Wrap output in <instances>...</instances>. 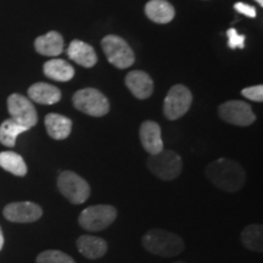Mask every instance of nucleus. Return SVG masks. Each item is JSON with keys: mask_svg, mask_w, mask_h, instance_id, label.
I'll return each mask as SVG.
<instances>
[{"mask_svg": "<svg viewBox=\"0 0 263 263\" xmlns=\"http://www.w3.org/2000/svg\"><path fill=\"white\" fill-rule=\"evenodd\" d=\"M206 176L213 185L227 193L239 192L246 183V173L234 160L218 159L206 167Z\"/></svg>", "mask_w": 263, "mask_h": 263, "instance_id": "1", "label": "nucleus"}, {"mask_svg": "<svg viewBox=\"0 0 263 263\" xmlns=\"http://www.w3.org/2000/svg\"><path fill=\"white\" fill-rule=\"evenodd\" d=\"M144 249L161 257H174L184 250V241L178 234L163 229L149 230L141 239Z\"/></svg>", "mask_w": 263, "mask_h": 263, "instance_id": "2", "label": "nucleus"}, {"mask_svg": "<svg viewBox=\"0 0 263 263\" xmlns=\"http://www.w3.org/2000/svg\"><path fill=\"white\" fill-rule=\"evenodd\" d=\"M147 168L162 180H173L182 173L183 162L176 151L162 150L156 155H150L147 159Z\"/></svg>", "mask_w": 263, "mask_h": 263, "instance_id": "3", "label": "nucleus"}, {"mask_svg": "<svg viewBox=\"0 0 263 263\" xmlns=\"http://www.w3.org/2000/svg\"><path fill=\"white\" fill-rule=\"evenodd\" d=\"M73 106L88 116L103 117L110 111L107 98L95 88H84L76 91L72 97Z\"/></svg>", "mask_w": 263, "mask_h": 263, "instance_id": "4", "label": "nucleus"}, {"mask_svg": "<svg viewBox=\"0 0 263 263\" xmlns=\"http://www.w3.org/2000/svg\"><path fill=\"white\" fill-rule=\"evenodd\" d=\"M58 188L68 201L81 205L90 196V186L85 179L72 171H64L58 178Z\"/></svg>", "mask_w": 263, "mask_h": 263, "instance_id": "5", "label": "nucleus"}, {"mask_svg": "<svg viewBox=\"0 0 263 263\" xmlns=\"http://www.w3.org/2000/svg\"><path fill=\"white\" fill-rule=\"evenodd\" d=\"M117 218V210L111 205L89 206L81 212L78 223L88 232H100L106 229Z\"/></svg>", "mask_w": 263, "mask_h": 263, "instance_id": "6", "label": "nucleus"}, {"mask_svg": "<svg viewBox=\"0 0 263 263\" xmlns=\"http://www.w3.org/2000/svg\"><path fill=\"white\" fill-rule=\"evenodd\" d=\"M101 45H103V50L108 62L112 64L115 67L123 70V68L130 67L136 61L132 48L124 39L118 35H106L101 42Z\"/></svg>", "mask_w": 263, "mask_h": 263, "instance_id": "7", "label": "nucleus"}, {"mask_svg": "<svg viewBox=\"0 0 263 263\" xmlns=\"http://www.w3.org/2000/svg\"><path fill=\"white\" fill-rule=\"evenodd\" d=\"M193 95L185 85L176 84L171 88L163 101V114L167 120L176 121L189 111Z\"/></svg>", "mask_w": 263, "mask_h": 263, "instance_id": "8", "label": "nucleus"}, {"mask_svg": "<svg viewBox=\"0 0 263 263\" xmlns=\"http://www.w3.org/2000/svg\"><path fill=\"white\" fill-rule=\"evenodd\" d=\"M219 117L227 123L239 127H248L256 121L251 106L241 100H230L218 107Z\"/></svg>", "mask_w": 263, "mask_h": 263, "instance_id": "9", "label": "nucleus"}, {"mask_svg": "<svg viewBox=\"0 0 263 263\" xmlns=\"http://www.w3.org/2000/svg\"><path fill=\"white\" fill-rule=\"evenodd\" d=\"M8 110L10 118L21 126L31 129L38 122V115L35 107L28 98L21 94H11L8 98Z\"/></svg>", "mask_w": 263, "mask_h": 263, "instance_id": "10", "label": "nucleus"}, {"mask_svg": "<svg viewBox=\"0 0 263 263\" xmlns=\"http://www.w3.org/2000/svg\"><path fill=\"white\" fill-rule=\"evenodd\" d=\"M4 217L14 223H32L43 216L42 207L34 202H11L4 207Z\"/></svg>", "mask_w": 263, "mask_h": 263, "instance_id": "11", "label": "nucleus"}, {"mask_svg": "<svg viewBox=\"0 0 263 263\" xmlns=\"http://www.w3.org/2000/svg\"><path fill=\"white\" fill-rule=\"evenodd\" d=\"M141 145L150 155H156L163 150V141L161 137V127L154 121H145L139 129Z\"/></svg>", "mask_w": 263, "mask_h": 263, "instance_id": "12", "label": "nucleus"}, {"mask_svg": "<svg viewBox=\"0 0 263 263\" xmlns=\"http://www.w3.org/2000/svg\"><path fill=\"white\" fill-rule=\"evenodd\" d=\"M126 85L130 93L140 100L150 98L154 91V82L144 71H130L126 76Z\"/></svg>", "mask_w": 263, "mask_h": 263, "instance_id": "13", "label": "nucleus"}, {"mask_svg": "<svg viewBox=\"0 0 263 263\" xmlns=\"http://www.w3.org/2000/svg\"><path fill=\"white\" fill-rule=\"evenodd\" d=\"M67 55L72 61L85 68L93 67L98 62L97 52L93 47L83 41H78V39L71 42L70 47L67 48Z\"/></svg>", "mask_w": 263, "mask_h": 263, "instance_id": "14", "label": "nucleus"}, {"mask_svg": "<svg viewBox=\"0 0 263 263\" xmlns=\"http://www.w3.org/2000/svg\"><path fill=\"white\" fill-rule=\"evenodd\" d=\"M78 251L84 257L97 259L103 257L107 251V242L104 239L94 235H82L76 241Z\"/></svg>", "mask_w": 263, "mask_h": 263, "instance_id": "15", "label": "nucleus"}, {"mask_svg": "<svg viewBox=\"0 0 263 263\" xmlns=\"http://www.w3.org/2000/svg\"><path fill=\"white\" fill-rule=\"evenodd\" d=\"M34 48L44 57H59L64 51V38L59 32L51 31L35 39Z\"/></svg>", "mask_w": 263, "mask_h": 263, "instance_id": "16", "label": "nucleus"}, {"mask_svg": "<svg viewBox=\"0 0 263 263\" xmlns=\"http://www.w3.org/2000/svg\"><path fill=\"white\" fill-rule=\"evenodd\" d=\"M28 97L37 104L54 105L61 100V91L54 85L39 82L28 88Z\"/></svg>", "mask_w": 263, "mask_h": 263, "instance_id": "17", "label": "nucleus"}, {"mask_svg": "<svg viewBox=\"0 0 263 263\" xmlns=\"http://www.w3.org/2000/svg\"><path fill=\"white\" fill-rule=\"evenodd\" d=\"M49 137L55 140H64L71 134L72 121L59 114H49L44 120Z\"/></svg>", "mask_w": 263, "mask_h": 263, "instance_id": "18", "label": "nucleus"}, {"mask_svg": "<svg viewBox=\"0 0 263 263\" xmlns=\"http://www.w3.org/2000/svg\"><path fill=\"white\" fill-rule=\"evenodd\" d=\"M145 14L156 24H168L174 18L176 11L167 0H150L145 5Z\"/></svg>", "mask_w": 263, "mask_h": 263, "instance_id": "19", "label": "nucleus"}, {"mask_svg": "<svg viewBox=\"0 0 263 263\" xmlns=\"http://www.w3.org/2000/svg\"><path fill=\"white\" fill-rule=\"evenodd\" d=\"M43 72L50 80L58 82H68L73 78L74 68L67 61L61 59H52L43 66Z\"/></svg>", "mask_w": 263, "mask_h": 263, "instance_id": "20", "label": "nucleus"}, {"mask_svg": "<svg viewBox=\"0 0 263 263\" xmlns=\"http://www.w3.org/2000/svg\"><path fill=\"white\" fill-rule=\"evenodd\" d=\"M0 167L6 172L17 177H25L27 174V164L21 155L14 151H3L0 153Z\"/></svg>", "mask_w": 263, "mask_h": 263, "instance_id": "21", "label": "nucleus"}, {"mask_svg": "<svg viewBox=\"0 0 263 263\" xmlns=\"http://www.w3.org/2000/svg\"><path fill=\"white\" fill-rule=\"evenodd\" d=\"M242 245L250 251L262 252L263 251V227L262 224H250L245 227L240 235Z\"/></svg>", "mask_w": 263, "mask_h": 263, "instance_id": "22", "label": "nucleus"}, {"mask_svg": "<svg viewBox=\"0 0 263 263\" xmlns=\"http://www.w3.org/2000/svg\"><path fill=\"white\" fill-rule=\"evenodd\" d=\"M27 130V127L21 126V124L15 122L12 118H8V120H5L4 122L0 124V143L8 147L15 146L17 137Z\"/></svg>", "mask_w": 263, "mask_h": 263, "instance_id": "23", "label": "nucleus"}, {"mask_svg": "<svg viewBox=\"0 0 263 263\" xmlns=\"http://www.w3.org/2000/svg\"><path fill=\"white\" fill-rule=\"evenodd\" d=\"M37 263H76L74 259L59 250H47L38 255Z\"/></svg>", "mask_w": 263, "mask_h": 263, "instance_id": "24", "label": "nucleus"}, {"mask_svg": "<svg viewBox=\"0 0 263 263\" xmlns=\"http://www.w3.org/2000/svg\"><path fill=\"white\" fill-rule=\"evenodd\" d=\"M227 37H228V47L230 49L245 48V35L239 34L235 28H229L227 31Z\"/></svg>", "mask_w": 263, "mask_h": 263, "instance_id": "25", "label": "nucleus"}, {"mask_svg": "<svg viewBox=\"0 0 263 263\" xmlns=\"http://www.w3.org/2000/svg\"><path fill=\"white\" fill-rule=\"evenodd\" d=\"M242 97L249 100L256 101V103H262L263 101V85H254V87H248L241 90Z\"/></svg>", "mask_w": 263, "mask_h": 263, "instance_id": "26", "label": "nucleus"}, {"mask_svg": "<svg viewBox=\"0 0 263 263\" xmlns=\"http://www.w3.org/2000/svg\"><path fill=\"white\" fill-rule=\"evenodd\" d=\"M234 9L240 14L248 16V17H256V9L255 6L245 4V3H236L234 5Z\"/></svg>", "mask_w": 263, "mask_h": 263, "instance_id": "27", "label": "nucleus"}, {"mask_svg": "<svg viewBox=\"0 0 263 263\" xmlns=\"http://www.w3.org/2000/svg\"><path fill=\"white\" fill-rule=\"evenodd\" d=\"M3 246H4V234H3L2 227H0V251H2Z\"/></svg>", "mask_w": 263, "mask_h": 263, "instance_id": "28", "label": "nucleus"}, {"mask_svg": "<svg viewBox=\"0 0 263 263\" xmlns=\"http://www.w3.org/2000/svg\"><path fill=\"white\" fill-rule=\"evenodd\" d=\"M256 2L258 3L259 6H263V0H256Z\"/></svg>", "mask_w": 263, "mask_h": 263, "instance_id": "29", "label": "nucleus"}, {"mask_svg": "<svg viewBox=\"0 0 263 263\" xmlns=\"http://www.w3.org/2000/svg\"><path fill=\"white\" fill-rule=\"evenodd\" d=\"M174 263H185V262H182V261H180V262H174Z\"/></svg>", "mask_w": 263, "mask_h": 263, "instance_id": "30", "label": "nucleus"}]
</instances>
